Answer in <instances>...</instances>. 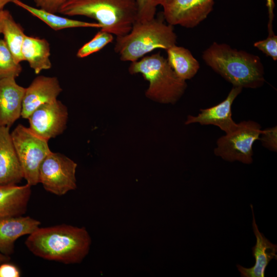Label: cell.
<instances>
[{
    "mask_svg": "<svg viewBox=\"0 0 277 277\" xmlns=\"http://www.w3.org/2000/svg\"><path fill=\"white\" fill-rule=\"evenodd\" d=\"M25 244L34 255L66 264L81 263L88 254L90 235L84 227L61 224L38 227Z\"/></svg>",
    "mask_w": 277,
    "mask_h": 277,
    "instance_id": "obj_1",
    "label": "cell"
},
{
    "mask_svg": "<svg viewBox=\"0 0 277 277\" xmlns=\"http://www.w3.org/2000/svg\"><path fill=\"white\" fill-rule=\"evenodd\" d=\"M207 65L233 87L255 89L265 82L264 68L257 55L213 42L202 54Z\"/></svg>",
    "mask_w": 277,
    "mask_h": 277,
    "instance_id": "obj_2",
    "label": "cell"
},
{
    "mask_svg": "<svg viewBox=\"0 0 277 277\" xmlns=\"http://www.w3.org/2000/svg\"><path fill=\"white\" fill-rule=\"evenodd\" d=\"M57 13L91 18L101 25V30L118 37L130 31L138 9L136 0H68Z\"/></svg>",
    "mask_w": 277,
    "mask_h": 277,
    "instance_id": "obj_3",
    "label": "cell"
},
{
    "mask_svg": "<svg viewBox=\"0 0 277 277\" xmlns=\"http://www.w3.org/2000/svg\"><path fill=\"white\" fill-rule=\"evenodd\" d=\"M173 26L161 18L137 19L127 34L116 37L114 51L124 62H133L157 49L167 50L176 45Z\"/></svg>",
    "mask_w": 277,
    "mask_h": 277,
    "instance_id": "obj_4",
    "label": "cell"
},
{
    "mask_svg": "<svg viewBox=\"0 0 277 277\" xmlns=\"http://www.w3.org/2000/svg\"><path fill=\"white\" fill-rule=\"evenodd\" d=\"M128 70L131 74H141L148 81L146 97L161 104H175L187 87L186 82L176 75L160 52L131 62Z\"/></svg>",
    "mask_w": 277,
    "mask_h": 277,
    "instance_id": "obj_5",
    "label": "cell"
},
{
    "mask_svg": "<svg viewBox=\"0 0 277 277\" xmlns=\"http://www.w3.org/2000/svg\"><path fill=\"white\" fill-rule=\"evenodd\" d=\"M13 144L21 164L24 179L31 186L39 183L40 166L51 152L48 140L34 133L29 128L18 124L11 132Z\"/></svg>",
    "mask_w": 277,
    "mask_h": 277,
    "instance_id": "obj_6",
    "label": "cell"
},
{
    "mask_svg": "<svg viewBox=\"0 0 277 277\" xmlns=\"http://www.w3.org/2000/svg\"><path fill=\"white\" fill-rule=\"evenodd\" d=\"M262 130L259 123L251 120L238 123L234 130L217 139L214 154L226 161L251 164L253 146L259 140Z\"/></svg>",
    "mask_w": 277,
    "mask_h": 277,
    "instance_id": "obj_7",
    "label": "cell"
},
{
    "mask_svg": "<svg viewBox=\"0 0 277 277\" xmlns=\"http://www.w3.org/2000/svg\"><path fill=\"white\" fill-rule=\"evenodd\" d=\"M77 164L60 153L51 152L42 162L39 183L48 192L61 196L76 189L75 176Z\"/></svg>",
    "mask_w": 277,
    "mask_h": 277,
    "instance_id": "obj_8",
    "label": "cell"
},
{
    "mask_svg": "<svg viewBox=\"0 0 277 277\" xmlns=\"http://www.w3.org/2000/svg\"><path fill=\"white\" fill-rule=\"evenodd\" d=\"M163 8V16L172 26L192 28L205 19L212 11L214 0H155Z\"/></svg>",
    "mask_w": 277,
    "mask_h": 277,
    "instance_id": "obj_9",
    "label": "cell"
},
{
    "mask_svg": "<svg viewBox=\"0 0 277 277\" xmlns=\"http://www.w3.org/2000/svg\"><path fill=\"white\" fill-rule=\"evenodd\" d=\"M29 129L37 135L49 140L65 130L68 119L67 107L57 100L41 105L27 118Z\"/></svg>",
    "mask_w": 277,
    "mask_h": 277,
    "instance_id": "obj_10",
    "label": "cell"
},
{
    "mask_svg": "<svg viewBox=\"0 0 277 277\" xmlns=\"http://www.w3.org/2000/svg\"><path fill=\"white\" fill-rule=\"evenodd\" d=\"M242 89L241 87L233 86L224 101L211 107L200 109V112L196 116L188 115L185 124L212 125L219 127L225 133L232 131L236 127L238 123L232 117V105Z\"/></svg>",
    "mask_w": 277,
    "mask_h": 277,
    "instance_id": "obj_11",
    "label": "cell"
},
{
    "mask_svg": "<svg viewBox=\"0 0 277 277\" xmlns=\"http://www.w3.org/2000/svg\"><path fill=\"white\" fill-rule=\"evenodd\" d=\"M62 90L56 77L37 76L25 89L21 116L27 119L41 105L56 100Z\"/></svg>",
    "mask_w": 277,
    "mask_h": 277,
    "instance_id": "obj_12",
    "label": "cell"
},
{
    "mask_svg": "<svg viewBox=\"0 0 277 277\" xmlns=\"http://www.w3.org/2000/svg\"><path fill=\"white\" fill-rule=\"evenodd\" d=\"M25 89L14 77L0 80V126L10 128L21 116Z\"/></svg>",
    "mask_w": 277,
    "mask_h": 277,
    "instance_id": "obj_13",
    "label": "cell"
},
{
    "mask_svg": "<svg viewBox=\"0 0 277 277\" xmlns=\"http://www.w3.org/2000/svg\"><path fill=\"white\" fill-rule=\"evenodd\" d=\"M24 179L10 127L0 126V185H16Z\"/></svg>",
    "mask_w": 277,
    "mask_h": 277,
    "instance_id": "obj_14",
    "label": "cell"
},
{
    "mask_svg": "<svg viewBox=\"0 0 277 277\" xmlns=\"http://www.w3.org/2000/svg\"><path fill=\"white\" fill-rule=\"evenodd\" d=\"M41 224L39 221L29 216H10L0 220V252L12 255L15 241L33 232Z\"/></svg>",
    "mask_w": 277,
    "mask_h": 277,
    "instance_id": "obj_15",
    "label": "cell"
},
{
    "mask_svg": "<svg viewBox=\"0 0 277 277\" xmlns=\"http://www.w3.org/2000/svg\"><path fill=\"white\" fill-rule=\"evenodd\" d=\"M253 221L252 227L256 237V244L252 248V255L255 259L254 265L251 268H245L238 264L236 267L242 277H264L266 268L270 261L277 259V246L271 243L259 230L254 218L253 206L250 204Z\"/></svg>",
    "mask_w": 277,
    "mask_h": 277,
    "instance_id": "obj_16",
    "label": "cell"
},
{
    "mask_svg": "<svg viewBox=\"0 0 277 277\" xmlns=\"http://www.w3.org/2000/svg\"><path fill=\"white\" fill-rule=\"evenodd\" d=\"M31 187L28 184L0 185V220L25 214L31 195Z\"/></svg>",
    "mask_w": 277,
    "mask_h": 277,
    "instance_id": "obj_17",
    "label": "cell"
},
{
    "mask_svg": "<svg viewBox=\"0 0 277 277\" xmlns=\"http://www.w3.org/2000/svg\"><path fill=\"white\" fill-rule=\"evenodd\" d=\"M22 55L24 61L28 62L36 74L52 67L50 60V45L44 38L25 34L22 47Z\"/></svg>",
    "mask_w": 277,
    "mask_h": 277,
    "instance_id": "obj_18",
    "label": "cell"
},
{
    "mask_svg": "<svg viewBox=\"0 0 277 277\" xmlns=\"http://www.w3.org/2000/svg\"><path fill=\"white\" fill-rule=\"evenodd\" d=\"M12 3L29 12L55 31L71 28L102 27L97 23L87 22L64 17L36 7H32L20 0H13Z\"/></svg>",
    "mask_w": 277,
    "mask_h": 277,
    "instance_id": "obj_19",
    "label": "cell"
},
{
    "mask_svg": "<svg viewBox=\"0 0 277 277\" xmlns=\"http://www.w3.org/2000/svg\"><path fill=\"white\" fill-rule=\"evenodd\" d=\"M166 51L168 63L179 78L186 81L197 73L200 64L188 49L175 45Z\"/></svg>",
    "mask_w": 277,
    "mask_h": 277,
    "instance_id": "obj_20",
    "label": "cell"
},
{
    "mask_svg": "<svg viewBox=\"0 0 277 277\" xmlns=\"http://www.w3.org/2000/svg\"><path fill=\"white\" fill-rule=\"evenodd\" d=\"M2 33L15 61L20 63L24 61L22 47L25 34L22 27L15 21L8 10L4 18Z\"/></svg>",
    "mask_w": 277,
    "mask_h": 277,
    "instance_id": "obj_21",
    "label": "cell"
},
{
    "mask_svg": "<svg viewBox=\"0 0 277 277\" xmlns=\"http://www.w3.org/2000/svg\"><path fill=\"white\" fill-rule=\"evenodd\" d=\"M22 71L14 60L4 39H0V80L18 77Z\"/></svg>",
    "mask_w": 277,
    "mask_h": 277,
    "instance_id": "obj_22",
    "label": "cell"
},
{
    "mask_svg": "<svg viewBox=\"0 0 277 277\" xmlns=\"http://www.w3.org/2000/svg\"><path fill=\"white\" fill-rule=\"evenodd\" d=\"M113 40V35L100 30L89 42L83 45L77 51L76 56L84 58L103 49Z\"/></svg>",
    "mask_w": 277,
    "mask_h": 277,
    "instance_id": "obj_23",
    "label": "cell"
},
{
    "mask_svg": "<svg viewBox=\"0 0 277 277\" xmlns=\"http://www.w3.org/2000/svg\"><path fill=\"white\" fill-rule=\"evenodd\" d=\"M253 46L273 60H277V36L273 30L268 31L266 39L255 42Z\"/></svg>",
    "mask_w": 277,
    "mask_h": 277,
    "instance_id": "obj_24",
    "label": "cell"
},
{
    "mask_svg": "<svg viewBox=\"0 0 277 277\" xmlns=\"http://www.w3.org/2000/svg\"><path fill=\"white\" fill-rule=\"evenodd\" d=\"M259 140L262 145L271 151H277V127L276 126L262 130Z\"/></svg>",
    "mask_w": 277,
    "mask_h": 277,
    "instance_id": "obj_25",
    "label": "cell"
},
{
    "mask_svg": "<svg viewBox=\"0 0 277 277\" xmlns=\"http://www.w3.org/2000/svg\"><path fill=\"white\" fill-rule=\"evenodd\" d=\"M68 0H34L36 7L56 13L60 8Z\"/></svg>",
    "mask_w": 277,
    "mask_h": 277,
    "instance_id": "obj_26",
    "label": "cell"
},
{
    "mask_svg": "<svg viewBox=\"0 0 277 277\" xmlns=\"http://www.w3.org/2000/svg\"><path fill=\"white\" fill-rule=\"evenodd\" d=\"M21 271L15 265L6 262L0 264V277H19Z\"/></svg>",
    "mask_w": 277,
    "mask_h": 277,
    "instance_id": "obj_27",
    "label": "cell"
},
{
    "mask_svg": "<svg viewBox=\"0 0 277 277\" xmlns=\"http://www.w3.org/2000/svg\"><path fill=\"white\" fill-rule=\"evenodd\" d=\"M138 9V16L137 19L149 20L153 18L149 10L148 0H136Z\"/></svg>",
    "mask_w": 277,
    "mask_h": 277,
    "instance_id": "obj_28",
    "label": "cell"
},
{
    "mask_svg": "<svg viewBox=\"0 0 277 277\" xmlns=\"http://www.w3.org/2000/svg\"><path fill=\"white\" fill-rule=\"evenodd\" d=\"M266 6L268 9L269 21L268 23V31H272V22L274 18V8L275 4L274 0H266Z\"/></svg>",
    "mask_w": 277,
    "mask_h": 277,
    "instance_id": "obj_29",
    "label": "cell"
},
{
    "mask_svg": "<svg viewBox=\"0 0 277 277\" xmlns=\"http://www.w3.org/2000/svg\"><path fill=\"white\" fill-rule=\"evenodd\" d=\"M155 0H148L149 10L152 17H155L157 7L155 5Z\"/></svg>",
    "mask_w": 277,
    "mask_h": 277,
    "instance_id": "obj_30",
    "label": "cell"
},
{
    "mask_svg": "<svg viewBox=\"0 0 277 277\" xmlns=\"http://www.w3.org/2000/svg\"><path fill=\"white\" fill-rule=\"evenodd\" d=\"M7 11L4 9L0 11V34L2 32L3 22Z\"/></svg>",
    "mask_w": 277,
    "mask_h": 277,
    "instance_id": "obj_31",
    "label": "cell"
},
{
    "mask_svg": "<svg viewBox=\"0 0 277 277\" xmlns=\"http://www.w3.org/2000/svg\"><path fill=\"white\" fill-rule=\"evenodd\" d=\"M10 259L11 258L10 256L5 255L0 252V264L6 262H9Z\"/></svg>",
    "mask_w": 277,
    "mask_h": 277,
    "instance_id": "obj_32",
    "label": "cell"
},
{
    "mask_svg": "<svg viewBox=\"0 0 277 277\" xmlns=\"http://www.w3.org/2000/svg\"><path fill=\"white\" fill-rule=\"evenodd\" d=\"M13 0H0V11L4 9V7L9 3H12Z\"/></svg>",
    "mask_w": 277,
    "mask_h": 277,
    "instance_id": "obj_33",
    "label": "cell"
}]
</instances>
